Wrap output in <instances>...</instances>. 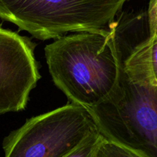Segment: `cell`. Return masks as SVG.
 I'll list each match as a JSON object with an SVG mask.
<instances>
[{"instance_id": "obj_4", "label": "cell", "mask_w": 157, "mask_h": 157, "mask_svg": "<svg viewBox=\"0 0 157 157\" xmlns=\"http://www.w3.org/2000/svg\"><path fill=\"white\" fill-rule=\"evenodd\" d=\"M98 130L89 110L70 104L27 120L4 139V157H63Z\"/></svg>"}, {"instance_id": "obj_2", "label": "cell", "mask_w": 157, "mask_h": 157, "mask_svg": "<svg viewBox=\"0 0 157 157\" xmlns=\"http://www.w3.org/2000/svg\"><path fill=\"white\" fill-rule=\"evenodd\" d=\"M127 0H0V18L39 40L68 32L112 33Z\"/></svg>"}, {"instance_id": "obj_6", "label": "cell", "mask_w": 157, "mask_h": 157, "mask_svg": "<svg viewBox=\"0 0 157 157\" xmlns=\"http://www.w3.org/2000/svg\"><path fill=\"white\" fill-rule=\"evenodd\" d=\"M94 157H146L134 150L107 140L104 136L99 144Z\"/></svg>"}, {"instance_id": "obj_8", "label": "cell", "mask_w": 157, "mask_h": 157, "mask_svg": "<svg viewBox=\"0 0 157 157\" xmlns=\"http://www.w3.org/2000/svg\"><path fill=\"white\" fill-rule=\"evenodd\" d=\"M149 36L157 38V0H149L147 11Z\"/></svg>"}, {"instance_id": "obj_3", "label": "cell", "mask_w": 157, "mask_h": 157, "mask_svg": "<svg viewBox=\"0 0 157 157\" xmlns=\"http://www.w3.org/2000/svg\"><path fill=\"white\" fill-rule=\"evenodd\" d=\"M87 110L105 138L146 157H157V86L129 76L123 61L110 97Z\"/></svg>"}, {"instance_id": "obj_1", "label": "cell", "mask_w": 157, "mask_h": 157, "mask_svg": "<svg viewBox=\"0 0 157 157\" xmlns=\"http://www.w3.org/2000/svg\"><path fill=\"white\" fill-rule=\"evenodd\" d=\"M45 55L52 81L70 103L92 108L116 87L123 56L115 29L62 35L46 46Z\"/></svg>"}, {"instance_id": "obj_5", "label": "cell", "mask_w": 157, "mask_h": 157, "mask_svg": "<svg viewBox=\"0 0 157 157\" xmlns=\"http://www.w3.org/2000/svg\"><path fill=\"white\" fill-rule=\"evenodd\" d=\"M35 44L0 26V114L22 110L40 79Z\"/></svg>"}, {"instance_id": "obj_7", "label": "cell", "mask_w": 157, "mask_h": 157, "mask_svg": "<svg viewBox=\"0 0 157 157\" xmlns=\"http://www.w3.org/2000/svg\"><path fill=\"white\" fill-rule=\"evenodd\" d=\"M99 130L89 134L81 144L63 157H94L99 144L103 139Z\"/></svg>"}]
</instances>
